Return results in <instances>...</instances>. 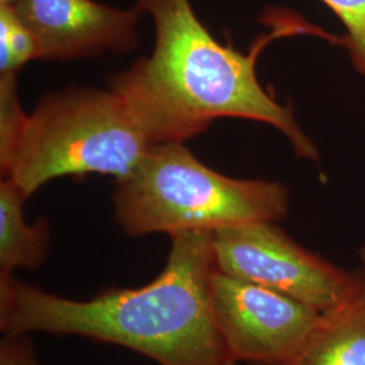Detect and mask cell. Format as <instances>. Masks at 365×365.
I'll list each match as a JSON object with an SVG mask.
<instances>
[{
  "label": "cell",
  "instance_id": "1",
  "mask_svg": "<svg viewBox=\"0 0 365 365\" xmlns=\"http://www.w3.org/2000/svg\"><path fill=\"white\" fill-rule=\"evenodd\" d=\"M137 4L153 21V52L114 73L108 88L126 98L156 144L184 143L207 130L217 118H241L271 125L283 133L297 156L318 161V150L300 129L291 106L280 105L262 88L256 63L272 39L322 31L299 18L280 15L272 31L245 54L218 42L190 0H137Z\"/></svg>",
  "mask_w": 365,
  "mask_h": 365
},
{
  "label": "cell",
  "instance_id": "2",
  "mask_svg": "<svg viewBox=\"0 0 365 365\" xmlns=\"http://www.w3.org/2000/svg\"><path fill=\"white\" fill-rule=\"evenodd\" d=\"M170 238L167 262L149 284L106 288L88 300L63 298L0 274L1 331L80 336L128 348L158 365L232 364L211 303L212 233Z\"/></svg>",
  "mask_w": 365,
  "mask_h": 365
},
{
  "label": "cell",
  "instance_id": "3",
  "mask_svg": "<svg viewBox=\"0 0 365 365\" xmlns=\"http://www.w3.org/2000/svg\"><path fill=\"white\" fill-rule=\"evenodd\" d=\"M144 120L111 88L68 87L26 114L18 78H0V168L30 197L63 176H130L155 146Z\"/></svg>",
  "mask_w": 365,
  "mask_h": 365
},
{
  "label": "cell",
  "instance_id": "4",
  "mask_svg": "<svg viewBox=\"0 0 365 365\" xmlns=\"http://www.w3.org/2000/svg\"><path fill=\"white\" fill-rule=\"evenodd\" d=\"M115 182L114 217L130 237L277 222L287 217L291 202L282 182L225 176L184 143L152 146L130 176Z\"/></svg>",
  "mask_w": 365,
  "mask_h": 365
},
{
  "label": "cell",
  "instance_id": "5",
  "mask_svg": "<svg viewBox=\"0 0 365 365\" xmlns=\"http://www.w3.org/2000/svg\"><path fill=\"white\" fill-rule=\"evenodd\" d=\"M218 271L271 288L327 313L364 287L352 274L303 248L274 221L253 222L212 233Z\"/></svg>",
  "mask_w": 365,
  "mask_h": 365
},
{
  "label": "cell",
  "instance_id": "6",
  "mask_svg": "<svg viewBox=\"0 0 365 365\" xmlns=\"http://www.w3.org/2000/svg\"><path fill=\"white\" fill-rule=\"evenodd\" d=\"M210 291L215 322L233 363L287 364L322 314L300 300L217 268Z\"/></svg>",
  "mask_w": 365,
  "mask_h": 365
},
{
  "label": "cell",
  "instance_id": "7",
  "mask_svg": "<svg viewBox=\"0 0 365 365\" xmlns=\"http://www.w3.org/2000/svg\"><path fill=\"white\" fill-rule=\"evenodd\" d=\"M13 7L37 41L39 60L95 58L140 45L145 13L138 4L117 9L95 0H18Z\"/></svg>",
  "mask_w": 365,
  "mask_h": 365
},
{
  "label": "cell",
  "instance_id": "8",
  "mask_svg": "<svg viewBox=\"0 0 365 365\" xmlns=\"http://www.w3.org/2000/svg\"><path fill=\"white\" fill-rule=\"evenodd\" d=\"M284 365H365V284L321 314L299 352Z\"/></svg>",
  "mask_w": 365,
  "mask_h": 365
},
{
  "label": "cell",
  "instance_id": "9",
  "mask_svg": "<svg viewBox=\"0 0 365 365\" xmlns=\"http://www.w3.org/2000/svg\"><path fill=\"white\" fill-rule=\"evenodd\" d=\"M27 197L10 179L0 182V274L19 268L38 269L51 245V226L45 218L27 223L24 205Z\"/></svg>",
  "mask_w": 365,
  "mask_h": 365
},
{
  "label": "cell",
  "instance_id": "10",
  "mask_svg": "<svg viewBox=\"0 0 365 365\" xmlns=\"http://www.w3.org/2000/svg\"><path fill=\"white\" fill-rule=\"evenodd\" d=\"M33 60H39L34 36L13 6L0 4V75H18Z\"/></svg>",
  "mask_w": 365,
  "mask_h": 365
},
{
  "label": "cell",
  "instance_id": "11",
  "mask_svg": "<svg viewBox=\"0 0 365 365\" xmlns=\"http://www.w3.org/2000/svg\"><path fill=\"white\" fill-rule=\"evenodd\" d=\"M346 27L344 45L354 69L365 76V0H321Z\"/></svg>",
  "mask_w": 365,
  "mask_h": 365
},
{
  "label": "cell",
  "instance_id": "12",
  "mask_svg": "<svg viewBox=\"0 0 365 365\" xmlns=\"http://www.w3.org/2000/svg\"><path fill=\"white\" fill-rule=\"evenodd\" d=\"M0 365H43L39 363L27 334H4L0 342Z\"/></svg>",
  "mask_w": 365,
  "mask_h": 365
},
{
  "label": "cell",
  "instance_id": "13",
  "mask_svg": "<svg viewBox=\"0 0 365 365\" xmlns=\"http://www.w3.org/2000/svg\"><path fill=\"white\" fill-rule=\"evenodd\" d=\"M359 257H360L361 265H363V274H361V277H363L365 284V245L363 248L360 249V252H359Z\"/></svg>",
  "mask_w": 365,
  "mask_h": 365
},
{
  "label": "cell",
  "instance_id": "14",
  "mask_svg": "<svg viewBox=\"0 0 365 365\" xmlns=\"http://www.w3.org/2000/svg\"><path fill=\"white\" fill-rule=\"evenodd\" d=\"M18 0H0V4H4V6H14Z\"/></svg>",
  "mask_w": 365,
  "mask_h": 365
},
{
  "label": "cell",
  "instance_id": "15",
  "mask_svg": "<svg viewBox=\"0 0 365 365\" xmlns=\"http://www.w3.org/2000/svg\"><path fill=\"white\" fill-rule=\"evenodd\" d=\"M230 365H238V363H232Z\"/></svg>",
  "mask_w": 365,
  "mask_h": 365
}]
</instances>
